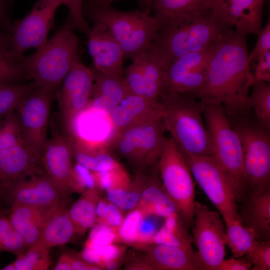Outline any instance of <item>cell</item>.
<instances>
[{"instance_id": "6da1fadb", "label": "cell", "mask_w": 270, "mask_h": 270, "mask_svg": "<svg viewBox=\"0 0 270 270\" xmlns=\"http://www.w3.org/2000/svg\"><path fill=\"white\" fill-rule=\"evenodd\" d=\"M246 34L236 30L218 42L211 56L198 98L219 102L226 115H246L251 108L249 92L255 82Z\"/></svg>"}, {"instance_id": "7a4b0ae2", "label": "cell", "mask_w": 270, "mask_h": 270, "mask_svg": "<svg viewBox=\"0 0 270 270\" xmlns=\"http://www.w3.org/2000/svg\"><path fill=\"white\" fill-rule=\"evenodd\" d=\"M78 48V38L68 18L42 46L20 58L26 79L56 92L80 60Z\"/></svg>"}, {"instance_id": "3957f363", "label": "cell", "mask_w": 270, "mask_h": 270, "mask_svg": "<svg viewBox=\"0 0 270 270\" xmlns=\"http://www.w3.org/2000/svg\"><path fill=\"white\" fill-rule=\"evenodd\" d=\"M159 102L166 130L179 150L196 156H212L200 100L177 92H164Z\"/></svg>"}, {"instance_id": "277c9868", "label": "cell", "mask_w": 270, "mask_h": 270, "mask_svg": "<svg viewBox=\"0 0 270 270\" xmlns=\"http://www.w3.org/2000/svg\"><path fill=\"white\" fill-rule=\"evenodd\" d=\"M234 30L210 12L160 28L148 49L160 57L168 67L184 54L220 42Z\"/></svg>"}, {"instance_id": "5b68a950", "label": "cell", "mask_w": 270, "mask_h": 270, "mask_svg": "<svg viewBox=\"0 0 270 270\" xmlns=\"http://www.w3.org/2000/svg\"><path fill=\"white\" fill-rule=\"evenodd\" d=\"M84 14L92 22L106 26L120 46L124 57L132 60L148 48L160 28L158 20L150 14V10L121 12L110 5L84 2Z\"/></svg>"}, {"instance_id": "8992f818", "label": "cell", "mask_w": 270, "mask_h": 270, "mask_svg": "<svg viewBox=\"0 0 270 270\" xmlns=\"http://www.w3.org/2000/svg\"><path fill=\"white\" fill-rule=\"evenodd\" d=\"M200 100L212 144V157L229 180L236 200H240L246 192L240 140L219 102L210 100Z\"/></svg>"}, {"instance_id": "52a82bcc", "label": "cell", "mask_w": 270, "mask_h": 270, "mask_svg": "<svg viewBox=\"0 0 270 270\" xmlns=\"http://www.w3.org/2000/svg\"><path fill=\"white\" fill-rule=\"evenodd\" d=\"M248 114L230 123L242 145L245 193L270 189V129Z\"/></svg>"}, {"instance_id": "ba28073f", "label": "cell", "mask_w": 270, "mask_h": 270, "mask_svg": "<svg viewBox=\"0 0 270 270\" xmlns=\"http://www.w3.org/2000/svg\"><path fill=\"white\" fill-rule=\"evenodd\" d=\"M163 188L186 226L194 222V184L190 169L172 139L166 138L158 162Z\"/></svg>"}, {"instance_id": "9c48e42d", "label": "cell", "mask_w": 270, "mask_h": 270, "mask_svg": "<svg viewBox=\"0 0 270 270\" xmlns=\"http://www.w3.org/2000/svg\"><path fill=\"white\" fill-rule=\"evenodd\" d=\"M165 131L162 118L115 132L110 148L142 172L158 163L166 138Z\"/></svg>"}, {"instance_id": "30bf717a", "label": "cell", "mask_w": 270, "mask_h": 270, "mask_svg": "<svg viewBox=\"0 0 270 270\" xmlns=\"http://www.w3.org/2000/svg\"><path fill=\"white\" fill-rule=\"evenodd\" d=\"M182 154L192 176L222 216L225 224L240 220L233 188L214 158Z\"/></svg>"}, {"instance_id": "8fae6325", "label": "cell", "mask_w": 270, "mask_h": 270, "mask_svg": "<svg viewBox=\"0 0 270 270\" xmlns=\"http://www.w3.org/2000/svg\"><path fill=\"white\" fill-rule=\"evenodd\" d=\"M61 4L58 0H38L25 16L11 22L7 32L10 48L18 58L20 59L28 48L37 50L46 42Z\"/></svg>"}, {"instance_id": "7c38bea8", "label": "cell", "mask_w": 270, "mask_h": 270, "mask_svg": "<svg viewBox=\"0 0 270 270\" xmlns=\"http://www.w3.org/2000/svg\"><path fill=\"white\" fill-rule=\"evenodd\" d=\"M218 43L184 54L170 64L166 70L162 93L174 92L198 98L205 85L210 61Z\"/></svg>"}, {"instance_id": "4fadbf2b", "label": "cell", "mask_w": 270, "mask_h": 270, "mask_svg": "<svg viewBox=\"0 0 270 270\" xmlns=\"http://www.w3.org/2000/svg\"><path fill=\"white\" fill-rule=\"evenodd\" d=\"M192 242L202 270H218L226 254V231L219 213L195 202Z\"/></svg>"}, {"instance_id": "5bb4252c", "label": "cell", "mask_w": 270, "mask_h": 270, "mask_svg": "<svg viewBox=\"0 0 270 270\" xmlns=\"http://www.w3.org/2000/svg\"><path fill=\"white\" fill-rule=\"evenodd\" d=\"M54 96L55 92L38 86L16 110L22 140L41 156L48 140V121Z\"/></svg>"}, {"instance_id": "9a60e30c", "label": "cell", "mask_w": 270, "mask_h": 270, "mask_svg": "<svg viewBox=\"0 0 270 270\" xmlns=\"http://www.w3.org/2000/svg\"><path fill=\"white\" fill-rule=\"evenodd\" d=\"M94 73L78 60L55 92L63 124L68 132L80 114L86 110L91 97Z\"/></svg>"}, {"instance_id": "2e32d148", "label": "cell", "mask_w": 270, "mask_h": 270, "mask_svg": "<svg viewBox=\"0 0 270 270\" xmlns=\"http://www.w3.org/2000/svg\"><path fill=\"white\" fill-rule=\"evenodd\" d=\"M166 68L160 57L149 49L132 60L124 74L130 94L158 101Z\"/></svg>"}, {"instance_id": "e0dca14e", "label": "cell", "mask_w": 270, "mask_h": 270, "mask_svg": "<svg viewBox=\"0 0 270 270\" xmlns=\"http://www.w3.org/2000/svg\"><path fill=\"white\" fill-rule=\"evenodd\" d=\"M2 188L8 191L11 206H26L50 212L63 203L60 190L46 174L32 176Z\"/></svg>"}, {"instance_id": "ac0fdd59", "label": "cell", "mask_w": 270, "mask_h": 270, "mask_svg": "<svg viewBox=\"0 0 270 270\" xmlns=\"http://www.w3.org/2000/svg\"><path fill=\"white\" fill-rule=\"evenodd\" d=\"M264 0H211L210 14L234 30L247 35L262 30Z\"/></svg>"}, {"instance_id": "d6986e66", "label": "cell", "mask_w": 270, "mask_h": 270, "mask_svg": "<svg viewBox=\"0 0 270 270\" xmlns=\"http://www.w3.org/2000/svg\"><path fill=\"white\" fill-rule=\"evenodd\" d=\"M73 158L71 139L59 133L48 140L42 154L46 175L58 187L63 198L70 192Z\"/></svg>"}, {"instance_id": "ffe728a7", "label": "cell", "mask_w": 270, "mask_h": 270, "mask_svg": "<svg viewBox=\"0 0 270 270\" xmlns=\"http://www.w3.org/2000/svg\"><path fill=\"white\" fill-rule=\"evenodd\" d=\"M46 174L42 156L23 140L0 150V185L6 187L32 176Z\"/></svg>"}, {"instance_id": "44dd1931", "label": "cell", "mask_w": 270, "mask_h": 270, "mask_svg": "<svg viewBox=\"0 0 270 270\" xmlns=\"http://www.w3.org/2000/svg\"><path fill=\"white\" fill-rule=\"evenodd\" d=\"M88 35V47L92 58L93 68L104 73L124 76L122 48L104 24L92 21Z\"/></svg>"}, {"instance_id": "7402d4cb", "label": "cell", "mask_w": 270, "mask_h": 270, "mask_svg": "<svg viewBox=\"0 0 270 270\" xmlns=\"http://www.w3.org/2000/svg\"><path fill=\"white\" fill-rule=\"evenodd\" d=\"M160 102L129 94L108 115L115 132L162 118Z\"/></svg>"}, {"instance_id": "603a6c76", "label": "cell", "mask_w": 270, "mask_h": 270, "mask_svg": "<svg viewBox=\"0 0 270 270\" xmlns=\"http://www.w3.org/2000/svg\"><path fill=\"white\" fill-rule=\"evenodd\" d=\"M140 248L152 270H202L197 252L172 246L150 244Z\"/></svg>"}, {"instance_id": "cb8c5ba5", "label": "cell", "mask_w": 270, "mask_h": 270, "mask_svg": "<svg viewBox=\"0 0 270 270\" xmlns=\"http://www.w3.org/2000/svg\"><path fill=\"white\" fill-rule=\"evenodd\" d=\"M244 196L238 212L241 223L254 232L256 240H270V189L248 192Z\"/></svg>"}, {"instance_id": "d4e9b609", "label": "cell", "mask_w": 270, "mask_h": 270, "mask_svg": "<svg viewBox=\"0 0 270 270\" xmlns=\"http://www.w3.org/2000/svg\"><path fill=\"white\" fill-rule=\"evenodd\" d=\"M92 69L94 73V84L86 108L98 111L108 116L130 94L124 76Z\"/></svg>"}, {"instance_id": "484cf974", "label": "cell", "mask_w": 270, "mask_h": 270, "mask_svg": "<svg viewBox=\"0 0 270 270\" xmlns=\"http://www.w3.org/2000/svg\"><path fill=\"white\" fill-rule=\"evenodd\" d=\"M211 0H154L151 9L160 28L210 12Z\"/></svg>"}, {"instance_id": "4316f807", "label": "cell", "mask_w": 270, "mask_h": 270, "mask_svg": "<svg viewBox=\"0 0 270 270\" xmlns=\"http://www.w3.org/2000/svg\"><path fill=\"white\" fill-rule=\"evenodd\" d=\"M54 211L46 212L26 206H13L8 218L28 248L38 242L46 220Z\"/></svg>"}, {"instance_id": "83f0119b", "label": "cell", "mask_w": 270, "mask_h": 270, "mask_svg": "<svg viewBox=\"0 0 270 270\" xmlns=\"http://www.w3.org/2000/svg\"><path fill=\"white\" fill-rule=\"evenodd\" d=\"M63 204L47 218L36 244L50 249L66 244L75 234L68 210L64 208Z\"/></svg>"}, {"instance_id": "f1b7e54d", "label": "cell", "mask_w": 270, "mask_h": 270, "mask_svg": "<svg viewBox=\"0 0 270 270\" xmlns=\"http://www.w3.org/2000/svg\"><path fill=\"white\" fill-rule=\"evenodd\" d=\"M101 198V190L98 187L88 188L68 210L75 234H84L95 224L96 207Z\"/></svg>"}, {"instance_id": "f546056e", "label": "cell", "mask_w": 270, "mask_h": 270, "mask_svg": "<svg viewBox=\"0 0 270 270\" xmlns=\"http://www.w3.org/2000/svg\"><path fill=\"white\" fill-rule=\"evenodd\" d=\"M164 219V224L158 228L148 244H162L186 249L192 248V238L179 214Z\"/></svg>"}, {"instance_id": "4dcf8cb0", "label": "cell", "mask_w": 270, "mask_h": 270, "mask_svg": "<svg viewBox=\"0 0 270 270\" xmlns=\"http://www.w3.org/2000/svg\"><path fill=\"white\" fill-rule=\"evenodd\" d=\"M38 86L34 81L0 86V120L16 112Z\"/></svg>"}, {"instance_id": "1f68e13d", "label": "cell", "mask_w": 270, "mask_h": 270, "mask_svg": "<svg viewBox=\"0 0 270 270\" xmlns=\"http://www.w3.org/2000/svg\"><path fill=\"white\" fill-rule=\"evenodd\" d=\"M26 79L20 59L12 52L9 38L0 41V86L23 82Z\"/></svg>"}, {"instance_id": "d6a6232c", "label": "cell", "mask_w": 270, "mask_h": 270, "mask_svg": "<svg viewBox=\"0 0 270 270\" xmlns=\"http://www.w3.org/2000/svg\"><path fill=\"white\" fill-rule=\"evenodd\" d=\"M225 224L226 243L233 256L240 258L246 256L256 241L254 232L244 226L239 220Z\"/></svg>"}, {"instance_id": "836d02e7", "label": "cell", "mask_w": 270, "mask_h": 270, "mask_svg": "<svg viewBox=\"0 0 270 270\" xmlns=\"http://www.w3.org/2000/svg\"><path fill=\"white\" fill-rule=\"evenodd\" d=\"M144 182L145 175L139 172L129 186L106 191V198L124 212L133 210L140 202Z\"/></svg>"}, {"instance_id": "e575fe53", "label": "cell", "mask_w": 270, "mask_h": 270, "mask_svg": "<svg viewBox=\"0 0 270 270\" xmlns=\"http://www.w3.org/2000/svg\"><path fill=\"white\" fill-rule=\"evenodd\" d=\"M249 102L257 119L270 129V82L256 81L252 86Z\"/></svg>"}, {"instance_id": "d590c367", "label": "cell", "mask_w": 270, "mask_h": 270, "mask_svg": "<svg viewBox=\"0 0 270 270\" xmlns=\"http://www.w3.org/2000/svg\"><path fill=\"white\" fill-rule=\"evenodd\" d=\"M13 262L16 270H48L51 264L50 249L34 244Z\"/></svg>"}, {"instance_id": "8d00e7d4", "label": "cell", "mask_w": 270, "mask_h": 270, "mask_svg": "<svg viewBox=\"0 0 270 270\" xmlns=\"http://www.w3.org/2000/svg\"><path fill=\"white\" fill-rule=\"evenodd\" d=\"M28 248L8 218L0 216V252H6L16 256Z\"/></svg>"}, {"instance_id": "74e56055", "label": "cell", "mask_w": 270, "mask_h": 270, "mask_svg": "<svg viewBox=\"0 0 270 270\" xmlns=\"http://www.w3.org/2000/svg\"><path fill=\"white\" fill-rule=\"evenodd\" d=\"M97 187L101 190L129 186L132 182L125 169L118 167L104 172H94Z\"/></svg>"}, {"instance_id": "f35d334b", "label": "cell", "mask_w": 270, "mask_h": 270, "mask_svg": "<svg viewBox=\"0 0 270 270\" xmlns=\"http://www.w3.org/2000/svg\"><path fill=\"white\" fill-rule=\"evenodd\" d=\"M128 212L118 229V242L134 246L139 224L144 214L137 208Z\"/></svg>"}, {"instance_id": "ab89813d", "label": "cell", "mask_w": 270, "mask_h": 270, "mask_svg": "<svg viewBox=\"0 0 270 270\" xmlns=\"http://www.w3.org/2000/svg\"><path fill=\"white\" fill-rule=\"evenodd\" d=\"M22 140L20 126L16 112L0 120V150Z\"/></svg>"}, {"instance_id": "60d3db41", "label": "cell", "mask_w": 270, "mask_h": 270, "mask_svg": "<svg viewBox=\"0 0 270 270\" xmlns=\"http://www.w3.org/2000/svg\"><path fill=\"white\" fill-rule=\"evenodd\" d=\"M122 210L106 198H100L96 207V222L118 229L124 218Z\"/></svg>"}, {"instance_id": "b9f144b4", "label": "cell", "mask_w": 270, "mask_h": 270, "mask_svg": "<svg viewBox=\"0 0 270 270\" xmlns=\"http://www.w3.org/2000/svg\"><path fill=\"white\" fill-rule=\"evenodd\" d=\"M252 264V270H270V240H256L251 250L246 254Z\"/></svg>"}, {"instance_id": "7bdbcfd3", "label": "cell", "mask_w": 270, "mask_h": 270, "mask_svg": "<svg viewBox=\"0 0 270 270\" xmlns=\"http://www.w3.org/2000/svg\"><path fill=\"white\" fill-rule=\"evenodd\" d=\"M97 187L93 172L80 164L73 165L70 179V192L82 193L88 188Z\"/></svg>"}, {"instance_id": "ee69618b", "label": "cell", "mask_w": 270, "mask_h": 270, "mask_svg": "<svg viewBox=\"0 0 270 270\" xmlns=\"http://www.w3.org/2000/svg\"><path fill=\"white\" fill-rule=\"evenodd\" d=\"M69 10L68 16L74 29L78 30L87 36L90 28L84 14L85 0H58Z\"/></svg>"}, {"instance_id": "f6af8a7d", "label": "cell", "mask_w": 270, "mask_h": 270, "mask_svg": "<svg viewBox=\"0 0 270 270\" xmlns=\"http://www.w3.org/2000/svg\"><path fill=\"white\" fill-rule=\"evenodd\" d=\"M86 242L96 246L118 242V229L103 223L96 222L92 228Z\"/></svg>"}, {"instance_id": "bcb514c9", "label": "cell", "mask_w": 270, "mask_h": 270, "mask_svg": "<svg viewBox=\"0 0 270 270\" xmlns=\"http://www.w3.org/2000/svg\"><path fill=\"white\" fill-rule=\"evenodd\" d=\"M86 246L94 249L99 260L100 266L102 270L106 262L122 260L126 252V247L116 244V242L104 246H96L86 242Z\"/></svg>"}, {"instance_id": "7dc6e473", "label": "cell", "mask_w": 270, "mask_h": 270, "mask_svg": "<svg viewBox=\"0 0 270 270\" xmlns=\"http://www.w3.org/2000/svg\"><path fill=\"white\" fill-rule=\"evenodd\" d=\"M156 217L152 215H143L139 224L135 246L140 248L149 244L159 228L155 220Z\"/></svg>"}, {"instance_id": "c3c4849f", "label": "cell", "mask_w": 270, "mask_h": 270, "mask_svg": "<svg viewBox=\"0 0 270 270\" xmlns=\"http://www.w3.org/2000/svg\"><path fill=\"white\" fill-rule=\"evenodd\" d=\"M256 45L249 54V62L251 66L255 64L256 60L262 55L270 51V18L258 34Z\"/></svg>"}, {"instance_id": "681fc988", "label": "cell", "mask_w": 270, "mask_h": 270, "mask_svg": "<svg viewBox=\"0 0 270 270\" xmlns=\"http://www.w3.org/2000/svg\"><path fill=\"white\" fill-rule=\"evenodd\" d=\"M253 72L256 81L270 82V51L260 56L256 60Z\"/></svg>"}, {"instance_id": "f907efd6", "label": "cell", "mask_w": 270, "mask_h": 270, "mask_svg": "<svg viewBox=\"0 0 270 270\" xmlns=\"http://www.w3.org/2000/svg\"><path fill=\"white\" fill-rule=\"evenodd\" d=\"M252 264L246 259L235 258L224 259L218 266V270H249Z\"/></svg>"}, {"instance_id": "816d5d0a", "label": "cell", "mask_w": 270, "mask_h": 270, "mask_svg": "<svg viewBox=\"0 0 270 270\" xmlns=\"http://www.w3.org/2000/svg\"><path fill=\"white\" fill-rule=\"evenodd\" d=\"M70 259L72 270H100L98 266L89 262L80 257L70 254Z\"/></svg>"}, {"instance_id": "f5cc1de1", "label": "cell", "mask_w": 270, "mask_h": 270, "mask_svg": "<svg viewBox=\"0 0 270 270\" xmlns=\"http://www.w3.org/2000/svg\"><path fill=\"white\" fill-rule=\"evenodd\" d=\"M9 7L8 0H0V28L6 30L11 24L8 14Z\"/></svg>"}, {"instance_id": "db71d44e", "label": "cell", "mask_w": 270, "mask_h": 270, "mask_svg": "<svg viewBox=\"0 0 270 270\" xmlns=\"http://www.w3.org/2000/svg\"><path fill=\"white\" fill-rule=\"evenodd\" d=\"M117 0H88L86 2L92 5H110V4ZM154 0H138L146 8V10H150L152 4Z\"/></svg>"}, {"instance_id": "11a10c76", "label": "cell", "mask_w": 270, "mask_h": 270, "mask_svg": "<svg viewBox=\"0 0 270 270\" xmlns=\"http://www.w3.org/2000/svg\"><path fill=\"white\" fill-rule=\"evenodd\" d=\"M54 270H72L69 254H63L60 256L54 268Z\"/></svg>"}, {"instance_id": "9f6ffc18", "label": "cell", "mask_w": 270, "mask_h": 270, "mask_svg": "<svg viewBox=\"0 0 270 270\" xmlns=\"http://www.w3.org/2000/svg\"><path fill=\"white\" fill-rule=\"evenodd\" d=\"M122 260H111L106 262L103 266V270H115L118 269L120 264Z\"/></svg>"}, {"instance_id": "6f0895ef", "label": "cell", "mask_w": 270, "mask_h": 270, "mask_svg": "<svg viewBox=\"0 0 270 270\" xmlns=\"http://www.w3.org/2000/svg\"><path fill=\"white\" fill-rule=\"evenodd\" d=\"M8 38L7 30L0 28V41Z\"/></svg>"}, {"instance_id": "680465c9", "label": "cell", "mask_w": 270, "mask_h": 270, "mask_svg": "<svg viewBox=\"0 0 270 270\" xmlns=\"http://www.w3.org/2000/svg\"><path fill=\"white\" fill-rule=\"evenodd\" d=\"M2 270H16L15 266L13 262L7 264L4 266L2 268Z\"/></svg>"}, {"instance_id": "91938a15", "label": "cell", "mask_w": 270, "mask_h": 270, "mask_svg": "<svg viewBox=\"0 0 270 270\" xmlns=\"http://www.w3.org/2000/svg\"></svg>"}]
</instances>
